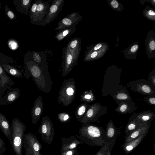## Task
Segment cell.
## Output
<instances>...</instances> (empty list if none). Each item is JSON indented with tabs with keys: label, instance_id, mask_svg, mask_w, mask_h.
Listing matches in <instances>:
<instances>
[{
	"label": "cell",
	"instance_id": "cell-1",
	"mask_svg": "<svg viewBox=\"0 0 155 155\" xmlns=\"http://www.w3.org/2000/svg\"><path fill=\"white\" fill-rule=\"evenodd\" d=\"M81 42L80 39L74 38L62 49V65L65 70L71 69L77 64L81 50Z\"/></svg>",
	"mask_w": 155,
	"mask_h": 155
},
{
	"label": "cell",
	"instance_id": "cell-2",
	"mask_svg": "<svg viewBox=\"0 0 155 155\" xmlns=\"http://www.w3.org/2000/svg\"><path fill=\"white\" fill-rule=\"evenodd\" d=\"M26 127L25 124L17 118L12 121L10 129V142L16 155H22L23 138Z\"/></svg>",
	"mask_w": 155,
	"mask_h": 155
},
{
	"label": "cell",
	"instance_id": "cell-3",
	"mask_svg": "<svg viewBox=\"0 0 155 155\" xmlns=\"http://www.w3.org/2000/svg\"><path fill=\"white\" fill-rule=\"evenodd\" d=\"M23 143L25 155H43L41 152L42 145L35 135L31 133L24 134Z\"/></svg>",
	"mask_w": 155,
	"mask_h": 155
},
{
	"label": "cell",
	"instance_id": "cell-4",
	"mask_svg": "<svg viewBox=\"0 0 155 155\" xmlns=\"http://www.w3.org/2000/svg\"><path fill=\"white\" fill-rule=\"evenodd\" d=\"M50 5L47 1L38 0L35 14L30 22L32 25H41L47 15Z\"/></svg>",
	"mask_w": 155,
	"mask_h": 155
},
{
	"label": "cell",
	"instance_id": "cell-5",
	"mask_svg": "<svg viewBox=\"0 0 155 155\" xmlns=\"http://www.w3.org/2000/svg\"><path fill=\"white\" fill-rule=\"evenodd\" d=\"M38 133L44 142L48 144L52 142L55 135L52 123L50 120H42Z\"/></svg>",
	"mask_w": 155,
	"mask_h": 155
},
{
	"label": "cell",
	"instance_id": "cell-6",
	"mask_svg": "<svg viewBox=\"0 0 155 155\" xmlns=\"http://www.w3.org/2000/svg\"><path fill=\"white\" fill-rule=\"evenodd\" d=\"M65 0H54L50 5L48 12L41 26H43L52 21L62 10Z\"/></svg>",
	"mask_w": 155,
	"mask_h": 155
},
{
	"label": "cell",
	"instance_id": "cell-7",
	"mask_svg": "<svg viewBox=\"0 0 155 155\" xmlns=\"http://www.w3.org/2000/svg\"><path fill=\"white\" fill-rule=\"evenodd\" d=\"M81 19L82 16L80 15L79 12H73L60 21L55 30L59 31L68 27L76 26Z\"/></svg>",
	"mask_w": 155,
	"mask_h": 155
},
{
	"label": "cell",
	"instance_id": "cell-8",
	"mask_svg": "<svg viewBox=\"0 0 155 155\" xmlns=\"http://www.w3.org/2000/svg\"><path fill=\"white\" fill-rule=\"evenodd\" d=\"M61 151L77 148L79 144L83 142L77 139L75 135H72L70 137H61Z\"/></svg>",
	"mask_w": 155,
	"mask_h": 155
},
{
	"label": "cell",
	"instance_id": "cell-9",
	"mask_svg": "<svg viewBox=\"0 0 155 155\" xmlns=\"http://www.w3.org/2000/svg\"><path fill=\"white\" fill-rule=\"evenodd\" d=\"M33 0H13V3L17 11L25 15L28 14Z\"/></svg>",
	"mask_w": 155,
	"mask_h": 155
},
{
	"label": "cell",
	"instance_id": "cell-10",
	"mask_svg": "<svg viewBox=\"0 0 155 155\" xmlns=\"http://www.w3.org/2000/svg\"><path fill=\"white\" fill-rule=\"evenodd\" d=\"M0 129L6 137L11 140V126L5 116L0 113Z\"/></svg>",
	"mask_w": 155,
	"mask_h": 155
},
{
	"label": "cell",
	"instance_id": "cell-11",
	"mask_svg": "<svg viewBox=\"0 0 155 155\" xmlns=\"http://www.w3.org/2000/svg\"><path fill=\"white\" fill-rule=\"evenodd\" d=\"M76 30V26H72L65 28L59 31L56 33L55 38L58 41H60L73 34Z\"/></svg>",
	"mask_w": 155,
	"mask_h": 155
},
{
	"label": "cell",
	"instance_id": "cell-12",
	"mask_svg": "<svg viewBox=\"0 0 155 155\" xmlns=\"http://www.w3.org/2000/svg\"><path fill=\"white\" fill-rule=\"evenodd\" d=\"M1 65L6 72L12 76L16 78L22 77L21 71L14 66L8 64H2Z\"/></svg>",
	"mask_w": 155,
	"mask_h": 155
},
{
	"label": "cell",
	"instance_id": "cell-13",
	"mask_svg": "<svg viewBox=\"0 0 155 155\" xmlns=\"http://www.w3.org/2000/svg\"><path fill=\"white\" fill-rule=\"evenodd\" d=\"M32 56L33 61L42 67L43 64H46L45 55L44 53L42 52L34 51Z\"/></svg>",
	"mask_w": 155,
	"mask_h": 155
},
{
	"label": "cell",
	"instance_id": "cell-14",
	"mask_svg": "<svg viewBox=\"0 0 155 155\" xmlns=\"http://www.w3.org/2000/svg\"><path fill=\"white\" fill-rule=\"evenodd\" d=\"M20 91L19 89L15 88L12 90L8 94L5 101L6 104H12L15 101L20 97Z\"/></svg>",
	"mask_w": 155,
	"mask_h": 155
},
{
	"label": "cell",
	"instance_id": "cell-15",
	"mask_svg": "<svg viewBox=\"0 0 155 155\" xmlns=\"http://www.w3.org/2000/svg\"><path fill=\"white\" fill-rule=\"evenodd\" d=\"M0 85L2 87H4L6 84H8L10 82V79L1 64H0Z\"/></svg>",
	"mask_w": 155,
	"mask_h": 155
},
{
	"label": "cell",
	"instance_id": "cell-16",
	"mask_svg": "<svg viewBox=\"0 0 155 155\" xmlns=\"http://www.w3.org/2000/svg\"><path fill=\"white\" fill-rule=\"evenodd\" d=\"M5 13L6 16L10 20L17 22V17L14 12L7 5L4 6Z\"/></svg>",
	"mask_w": 155,
	"mask_h": 155
},
{
	"label": "cell",
	"instance_id": "cell-17",
	"mask_svg": "<svg viewBox=\"0 0 155 155\" xmlns=\"http://www.w3.org/2000/svg\"><path fill=\"white\" fill-rule=\"evenodd\" d=\"M60 154L61 155H80L77 148L61 151Z\"/></svg>",
	"mask_w": 155,
	"mask_h": 155
},
{
	"label": "cell",
	"instance_id": "cell-18",
	"mask_svg": "<svg viewBox=\"0 0 155 155\" xmlns=\"http://www.w3.org/2000/svg\"><path fill=\"white\" fill-rule=\"evenodd\" d=\"M38 0H35L31 5L30 9L28 15L31 20L33 17L36 10V8L38 4Z\"/></svg>",
	"mask_w": 155,
	"mask_h": 155
},
{
	"label": "cell",
	"instance_id": "cell-19",
	"mask_svg": "<svg viewBox=\"0 0 155 155\" xmlns=\"http://www.w3.org/2000/svg\"><path fill=\"white\" fill-rule=\"evenodd\" d=\"M8 45L9 48L13 50L18 49L19 47L17 42L13 39H9L8 40Z\"/></svg>",
	"mask_w": 155,
	"mask_h": 155
},
{
	"label": "cell",
	"instance_id": "cell-20",
	"mask_svg": "<svg viewBox=\"0 0 155 155\" xmlns=\"http://www.w3.org/2000/svg\"><path fill=\"white\" fill-rule=\"evenodd\" d=\"M6 150L5 143L0 137V155H3L5 153Z\"/></svg>",
	"mask_w": 155,
	"mask_h": 155
},
{
	"label": "cell",
	"instance_id": "cell-21",
	"mask_svg": "<svg viewBox=\"0 0 155 155\" xmlns=\"http://www.w3.org/2000/svg\"><path fill=\"white\" fill-rule=\"evenodd\" d=\"M86 109V107L85 105H83L81 106L78 110V115L79 116L82 115L85 113Z\"/></svg>",
	"mask_w": 155,
	"mask_h": 155
},
{
	"label": "cell",
	"instance_id": "cell-22",
	"mask_svg": "<svg viewBox=\"0 0 155 155\" xmlns=\"http://www.w3.org/2000/svg\"><path fill=\"white\" fill-rule=\"evenodd\" d=\"M94 110L92 108L89 109L87 111L86 114L87 117L88 118H91L92 117L94 114Z\"/></svg>",
	"mask_w": 155,
	"mask_h": 155
},
{
	"label": "cell",
	"instance_id": "cell-23",
	"mask_svg": "<svg viewBox=\"0 0 155 155\" xmlns=\"http://www.w3.org/2000/svg\"><path fill=\"white\" fill-rule=\"evenodd\" d=\"M117 98L120 100H125L127 98V96L124 93H120L117 95Z\"/></svg>",
	"mask_w": 155,
	"mask_h": 155
},
{
	"label": "cell",
	"instance_id": "cell-24",
	"mask_svg": "<svg viewBox=\"0 0 155 155\" xmlns=\"http://www.w3.org/2000/svg\"><path fill=\"white\" fill-rule=\"evenodd\" d=\"M142 88L143 91L145 93H149L151 91L150 88L149 86L147 85L143 86Z\"/></svg>",
	"mask_w": 155,
	"mask_h": 155
},
{
	"label": "cell",
	"instance_id": "cell-25",
	"mask_svg": "<svg viewBox=\"0 0 155 155\" xmlns=\"http://www.w3.org/2000/svg\"><path fill=\"white\" fill-rule=\"evenodd\" d=\"M114 130L113 128H110L108 130L107 135L110 137H112L114 135Z\"/></svg>",
	"mask_w": 155,
	"mask_h": 155
},
{
	"label": "cell",
	"instance_id": "cell-26",
	"mask_svg": "<svg viewBox=\"0 0 155 155\" xmlns=\"http://www.w3.org/2000/svg\"><path fill=\"white\" fill-rule=\"evenodd\" d=\"M74 89L71 87L68 88L66 90V92L68 95L71 96L73 95L74 93Z\"/></svg>",
	"mask_w": 155,
	"mask_h": 155
},
{
	"label": "cell",
	"instance_id": "cell-27",
	"mask_svg": "<svg viewBox=\"0 0 155 155\" xmlns=\"http://www.w3.org/2000/svg\"><path fill=\"white\" fill-rule=\"evenodd\" d=\"M111 5L114 8H117L119 6V4L117 1L115 0H113L111 2Z\"/></svg>",
	"mask_w": 155,
	"mask_h": 155
},
{
	"label": "cell",
	"instance_id": "cell-28",
	"mask_svg": "<svg viewBox=\"0 0 155 155\" xmlns=\"http://www.w3.org/2000/svg\"><path fill=\"white\" fill-rule=\"evenodd\" d=\"M150 48L152 50H154L155 49V42L154 41H151L149 44Z\"/></svg>",
	"mask_w": 155,
	"mask_h": 155
},
{
	"label": "cell",
	"instance_id": "cell-29",
	"mask_svg": "<svg viewBox=\"0 0 155 155\" xmlns=\"http://www.w3.org/2000/svg\"><path fill=\"white\" fill-rule=\"evenodd\" d=\"M127 106L125 104L122 105L120 108V110L121 112H124L127 109Z\"/></svg>",
	"mask_w": 155,
	"mask_h": 155
},
{
	"label": "cell",
	"instance_id": "cell-30",
	"mask_svg": "<svg viewBox=\"0 0 155 155\" xmlns=\"http://www.w3.org/2000/svg\"><path fill=\"white\" fill-rule=\"evenodd\" d=\"M138 46L137 45H134L130 49L131 51L132 52H135L138 48Z\"/></svg>",
	"mask_w": 155,
	"mask_h": 155
},
{
	"label": "cell",
	"instance_id": "cell-31",
	"mask_svg": "<svg viewBox=\"0 0 155 155\" xmlns=\"http://www.w3.org/2000/svg\"><path fill=\"white\" fill-rule=\"evenodd\" d=\"M136 127L135 125L133 124H131L128 126V129L129 130H132L134 129Z\"/></svg>",
	"mask_w": 155,
	"mask_h": 155
},
{
	"label": "cell",
	"instance_id": "cell-32",
	"mask_svg": "<svg viewBox=\"0 0 155 155\" xmlns=\"http://www.w3.org/2000/svg\"><path fill=\"white\" fill-rule=\"evenodd\" d=\"M139 133L138 131H136L133 132L131 134V137L132 138H134L138 136Z\"/></svg>",
	"mask_w": 155,
	"mask_h": 155
},
{
	"label": "cell",
	"instance_id": "cell-33",
	"mask_svg": "<svg viewBox=\"0 0 155 155\" xmlns=\"http://www.w3.org/2000/svg\"><path fill=\"white\" fill-rule=\"evenodd\" d=\"M142 119L143 121H147L150 119V117L148 115H145L142 116Z\"/></svg>",
	"mask_w": 155,
	"mask_h": 155
},
{
	"label": "cell",
	"instance_id": "cell-34",
	"mask_svg": "<svg viewBox=\"0 0 155 155\" xmlns=\"http://www.w3.org/2000/svg\"><path fill=\"white\" fill-rule=\"evenodd\" d=\"M97 53L96 51H94L92 53L90 56L91 58H94L97 56Z\"/></svg>",
	"mask_w": 155,
	"mask_h": 155
},
{
	"label": "cell",
	"instance_id": "cell-35",
	"mask_svg": "<svg viewBox=\"0 0 155 155\" xmlns=\"http://www.w3.org/2000/svg\"><path fill=\"white\" fill-rule=\"evenodd\" d=\"M149 102H150L154 105H155V99L154 97H152L150 98L149 99Z\"/></svg>",
	"mask_w": 155,
	"mask_h": 155
},
{
	"label": "cell",
	"instance_id": "cell-36",
	"mask_svg": "<svg viewBox=\"0 0 155 155\" xmlns=\"http://www.w3.org/2000/svg\"><path fill=\"white\" fill-rule=\"evenodd\" d=\"M102 46V45L101 44H99L97 45L94 47V50H96L99 48H100Z\"/></svg>",
	"mask_w": 155,
	"mask_h": 155
},
{
	"label": "cell",
	"instance_id": "cell-37",
	"mask_svg": "<svg viewBox=\"0 0 155 155\" xmlns=\"http://www.w3.org/2000/svg\"><path fill=\"white\" fill-rule=\"evenodd\" d=\"M69 118V116L68 114H66L64 117L63 120L64 121H66Z\"/></svg>",
	"mask_w": 155,
	"mask_h": 155
},
{
	"label": "cell",
	"instance_id": "cell-38",
	"mask_svg": "<svg viewBox=\"0 0 155 155\" xmlns=\"http://www.w3.org/2000/svg\"><path fill=\"white\" fill-rule=\"evenodd\" d=\"M91 95L90 94H86L84 96V98L86 99H88V100L91 99Z\"/></svg>",
	"mask_w": 155,
	"mask_h": 155
},
{
	"label": "cell",
	"instance_id": "cell-39",
	"mask_svg": "<svg viewBox=\"0 0 155 155\" xmlns=\"http://www.w3.org/2000/svg\"><path fill=\"white\" fill-rule=\"evenodd\" d=\"M148 13L150 15H155V12L152 10H150L148 12Z\"/></svg>",
	"mask_w": 155,
	"mask_h": 155
},
{
	"label": "cell",
	"instance_id": "cell-40",
	"mask_svg": "<svg viewBox=\"0 0 155 155\" xmlns=\"http://www.w3.org/2000/svg\"><path fill=\"white\" fill-rule=\"evenodd\" d=\"M1 7H2V4H1V2H0V8H1Z\"/></svg>",
	"mask_w": 155,
	"mask_h": 155
}]
</instances>
